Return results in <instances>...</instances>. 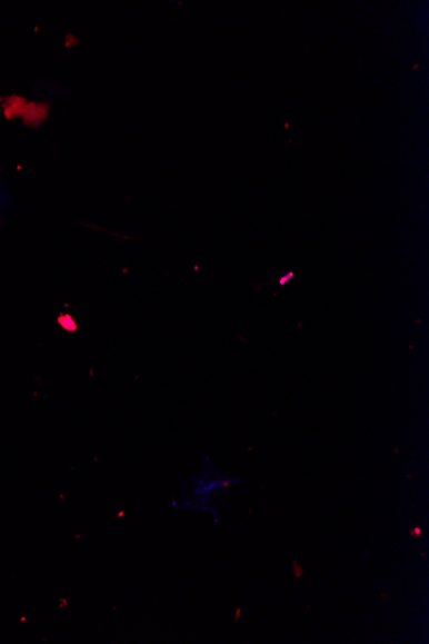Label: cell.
<instances>
[{
	"label": "cell",
	"instance_id": "obj_2",
	"mask_svg": "<svg viewBox=\"0 0 429 644\" xmlns=\"http://www.w3.org/2000/svg\"><path fill=\"white\" fill-rule=\"evenodd\" d=\"M295 573L297 577H300L302 575L301 568H297L296 564H295Z\"/></svg>",
	"mask_w": 429,
	"mask_h": 644
},
{
	"label": "cell",
	"instance_id": "obj_1",
	"mask_svg": "<svg viewBox=\"0 0 429 644\" xmlns=\"http://www.w3.org/2000/svg\"><path fill=\"white\" fill-rule=\"evenodd\" d=\"M410 534L415 535V536H419L420 534H422V531H420L419 527H416L415 531L410 532Z\"/></svg>",
	"mask_w": 429,
	"mask_h": 644
}]
</instances>
